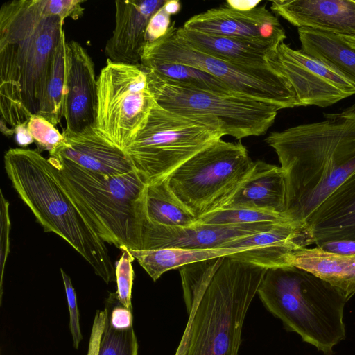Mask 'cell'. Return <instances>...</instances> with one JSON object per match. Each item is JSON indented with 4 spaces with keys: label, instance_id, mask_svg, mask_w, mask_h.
<instances>
[{
    "label": "cell",
    "instance_id": "e0dca14e",
    "mask_svg": "<svg viewBox=\"0 0 355 355\" xmlns=\"http://www.w3.org/2000/svg\"><path fill=\"white\" fill-rule=\"evenodd\" d=\"M166 0L116 1L115 26L107 41V59L118 63L140 64L151 17Z\"/></svg>",
    "mask_w": 355,
    "mask_h": 355
},
{
    "label": "cell",
    "instance_id": "e575fe53",
    "mask_svg": "<svg viewBox=\"0 0 355 355\" xmlns=\"http://www.w3.org/2000/svg\"><path fill=\"white\" fill-rule=\"evenodd\" d=\"M1 201V292L2 293V285L4 267L8 255L10 252V220L9 215V202L0 190Z\"/></svg>",
    "mask_w": 355,
    "mask_h": 355
},
{
    "label": "cell",
    "instance_id": "30bf717a",
    "mask_svg": "<svg viewBox=\"0 0 355 355\" xmlns=\"http://www.w3.org/2000/svg\"><path fill=\"white\" fill-rule=\"evenodd\" d=\"M145 70L149 89L160 106L182 114L217 119L224 135L236 139L264 135L282 110L273 103L248 96L189 88Z\"/></svg>",
    "mask_w": 355,
    "mask_h": 355
},
{
    "label": "cell",
    "instance_id": "9c48e42d",
    "mask_svg": "<svg viewBox=\"0 0 355 355\" xmlns=\"http://www.w3.org/2000/svg\"><path fill=\"white\" fill-rule=\"evenodd\" d=\"M148 62H173L195 67L220 80L239 95L269 102L281 109L298 107L290 82L272 67L239 65L195 49L176 35L175 21L164 36L146 43L141 63Z\"/></svg>",
    "mask_w": 355,
    "mask_h": 355
},
{
    "label": "cell",
    "instance_id": "f35d334b",
    "mask_svg": "<svg viewBox=\"0 0 355 355\" xmlns=\"http://www.w3.org/2000/svg\"><path fill=\"white\" fill-rule=\"evenodd\" d=\"M15 139L17 144L21 147H26L34 142L30 133L27 124H20L15 128Z\"/></svg>",
    "mask_w": 355,
    "mask_h": 355
},
{
    "label": "cell",
    "instance_id": "4316f807",
    "mask_svg": "<svg viewBox=\"0 0 355 355\" xmlns=\"http://www.w3.org/2000/svg\"><path fill=\"white\" fill-rule=\"evenodd\" d=\"M139 344L133 325L115 328L110 319V306L97 310L91 331L87 355H138Z\"/></svg>",
    "mask_w": 355,
    "mask_h": 355
},
{
    "label": "cell",
    "instance_id": "d4e9b609",
    "mask_svg": "<svg viewBox=\"0 0 355 355\" xmlns=\"http://www.w3.org/2000/svg\"><path fill=\"white\" fill-rule=\"evenodd\" d=\"M143 218L164 226L187 227L197 223L196 217L171 190L166 178L146 186Z\"/></svg>",
    "mask_w": 355,
    "mask_h": 355
},
{
    "label": "cell",
    "instance_id": "4fadbf2b",
    "mask_svg": "<svg viewBox=\"0 0 355 355\" xmlns=\"http://www.w3.org/2000/svg\"><path fill=\"white\" fill-rule=\"evenodd\" d=\"M275 225L253 223L220 225L196 223L187 227H173L150 223L142 218L139 250L220 248L223 245L233 240L269 230Z\"/></svg>",
    "mask_w": 355,
    "mask_h": 355
},
{
    "label": "cell",
    "instance_id": "d590c367",
    "mask_svg": "<svg viewBox=\"0 0 355 355\" xmlns=\"http://www.w3.org/2000/svg\"><path fill=\"white\" fill-rule=\"evenodd\" d=\"M47 12L50 15H58L64 19L71 17L78 19L83 16L84 8L80 0H44Z\"/></svg>",
    "mask_w": 355,
    "mask_h": 355
},
{
    "label": "cell",
    "instance_id": "277c9868",
    "mask_svg": "<svg viewBox=\"0 0 355 355\" xmlns=\"http://www.w3.org/2000/svg\"><path fill=\"white\" fill-rule=\"evenodd\" d=\"M257 294L287 330L324 355L345 338L341 293L313 274L294 266L269 268Z\"/></svg>",
    "mask_w": 355,
    "mask_h": 355
},
{
    "label": "cell",
    "instance_id": "7402d4cb",
    "mask_svg": "<svg viewBox=\"0 0 355 355\" xmlns=\"http://www.w3.org/2000/svg\"><path fill=\"white\" fill-rule=\"evenodd\" d=\"M175 33L195 49L222 60L249 67H270L269 60L279 46L270 42L206 34L182 26L175 28Z\"/></svg>",
    "mask_w": 355,
    "mask_h": 355
},
{
    "label": "cell",
    "instance_id": "d6a6232c",
    "mask_svg": "<svg viewBox=\"0 0 355 355\" xmlns=\"http://www.w3.org/2000/svg\"><path fill=\"white\" fill-rule=\"evenodd\" d=\"M122 254L116 263L115 276L117 285L116 294L121 304L132 311L131 298L134 280L132 261L135 257L126 248L121 249Z\"/></svg>",
    "mask_w": 355,
    "mask_h": 355
},
{
    "label": "cell",
    "instance_id": "ac0fdd59",
    "mask_svg": "<svg viewBox=\"0 0 355 355\" xmlns=\"http://www.w3.org/2000/svg\"><path fill=\"white\" fill-rule=\"evenodd\" d=\"M63 143L49 153L79 167L103 175L126 174L135 170L125 150L108 141L95 128L79 133L62 132Z\"/></svg>",
    "mask_w": 355,
    "mask_h": 355
},
{
    "label": "cell",
    "instance_id": "7bdbcfd3",
    "mask_svg": "<svg viewBox=\"0 0 355 355\" xmlns=\"http://www.w3.org/2000/svg\"><path fill=\"white\" fill-rule=\"evenodd\" d=\"M354 1L355 2V0H354Z\"/></svg>",
    "mask_w": 355,
    "mask_h": 355
},
{
    "label": "cell",
    "instance_id": "60d3db41",
    "mask_svg": "<svg viewBox=\"0 0 355 355\" xmlns=\"http://www.w3.org/2000/svg\"><path fill=\"white\" fill-rule=\"evenodd\" d=\"M163 8L170 15H175L180 12L181 3L178 0L166 1Z\"/></svg>",
    "mask_w": 355,
    "mask_h": 355
},
{
    "label": "cell",
    "instance_id": "5b68a950",
    "mask_svg": "<svg viewBox=\"0 0 355 355\" xmlns=\"http://www.w3.org/2000/svg\"><path fill=\"white\" fill-rule=\"evenodd\" d=\"M58 183L83 210L101 239L120 250H140L146 184L137 172L103 175L57 155L48 158Z\"/></svg>",
    "mask_w": 355,
    "mask_h": 355
},
{
    "label": "cell",
    "instance_id": "cb8c5ba5",
    "mask_svg": "<svg viewBox=\"0 0 355 355\" xmlns=\"http://www.w3.org/2000/svg\"><path fill=\"white\" fill-rule=\"evenodd\" d=\"M301 51L330 67L355 86V49L339 35L309 28H298Z\"/></svg>",
    "mask_w": 355,
    "mask_h": 355
},
{
    "label": "cell",
    "instance_id": "6da1fadb",
    "mask_svg": "<svg viewBox=\"0 0 355 355\" xmlns=\"http://www.w3.org/2000/svg\"><path fill=\"white\" fill-rule=\"evenodd\" d=\"M265 141L285 173V215L309 227L318 208L355 171V103L324 114L322 121L272 132Z\"/></svg>",
    "mask_w": 355,
    "mask_h": 355
},
{
    "label": "cell",
    "instance_id": "8d00e7d4",
    "mask_svg": "<svg viewBox=\"0 0 355 355\" xmlns=\"http://www.w3.org/2000/svg\"><path fill=\"white\" fill-rule=\"evenodd\" d=\"M171 15L163 6L151 17L146 31L147 43L153 42L164 36L171 26Z\"/></svg>",
    "mask_w": 355,
    "mask_h": 355
},
{
    "label": "cell",
    "instance_id": "4dcf8cb0",
    "mask_svg": "<svg viewBox=\"0 0 355 355\" xmlns=\"http://www.w3.org/2000/svg\"><path fill=\"white\" fill-rule=\"evenodd\" d=\"M292 222L286 215L248 208H222L197 218V223L210 225H242Z\"/></svg>",
    "mask_w": 355,
    "mask_h": 355
},
{
    "label": "cell",
    "instance_id": "d6986e66",
    "mask_svg": "<svg viewBox=\"0 0 355 355\" xmlns=\"http://www.w3.org/2000/svg\"><path fill=\"white\" fill-rule=\"evenodd\" d=\"M270 9L297 28L355 35L354 0H276Z\"/></svg>",
    "mask_w": 355,
    "mask_h": 355
},
{
    "label": "cell",
    "instance_id": "b9f144b4",
    "mask_svg": "<svg viewBox=\"0 0 355 355\" xmlns=\"http://www.w3.org/2000/svg\"><path fill=\"white\" fill-rule=\"evenodd\" d=\"M343 40L352 49H355V35H340Z\"/></svg>",
    "mask_w": 355,
    "mask_h": 355
},
{
    "label": "cell",
    "instance_id": "7c38bea8",
    "mask_svg": "<svg viewBox=\"0 0 355 355\" xmlns=\"http://www.w3.org/2000/svg\"><path fill=\"white\" fill-rule=\"evenodd\" d=\"M269 64L290 82L298 107H326L355 94V86L336 71L284 42Z\"/></svg>",
    "mask_w": 355,
    "mask_h": 355
},
{
    "label": "cell",
    "instance_id": "ba28073f",
    "mask_svg": "<svg viewBox=\"0 0 355 355\" xmlns=\"http://www.w3.org/2000/svg\"><path fill=\"white\" fill-rule=\"evenodd\" d=\"M253 164L241 142L218 139L177 168L166 180L175 196L198 218L221 209Z\"/></svg>",
    "mask_w": 355,
    "mask_h": 355
},
{
    "label": "cell",
    "instance_id": "836d02e7",
    "mask_svg": "<svg viewBox=\"0 0 355 355\" xmlns=\"http://www.w3.org/2000/svg\"><path fill=\"white\" fill-rule=\"evenodd\" d=\"M60 272L63 279L69 312V329L73 338V347L76 349H78L80 342L83 339V336L80 327V315L76 295L70 277L62 268H60Z\"/></svg>",
    "mask_w": 355,
    "mask_h": 355
},
{
    "label": "cell",
    "instance_id": "603a6c76",
    "mask_svg": "<svg viewBox=\"0 0 355 355\" xmlns=\"http://www.w3.org/2000/svg\"><path fill=\"white\" fill-rule=\"evenodd\" d=\"M288 264L306 270L334 286L348 301L355 295V255L329 252L315 247L295 250Z\"/></svg>",
    "mask_w": 355,
    "mask_h": 355
},
{
    "label": "cell",
    "instance_id": "83f0119b",
    "mask_svg": "<svg viewBox=\"0 0 355 355\" xmlns=\"http://www.w3.org/2000/svg\"><path fill=\"white\" fill-rule=\"evenodd\" d=\"M67 42L64 32L54 54L51 71L47 81L41 110L38 114L55 126L64 117L67 73Z\"/></svg>",
    "mask_w": 355,
    "mask_h": 355
},
{
    "label": "cell",
    "instance_id": "8fae6325",
    "mask_svg": "<svg viewBox=\"0 0 355 355\" xmlns=\"http://www.w3.org/2000/svg\"><path fill=\"white\" fill-rule=\"evenodd\" d=\"M97 96L95 129L125 151L155 102L146 70L140 64L107 59L97 78Z\"/></svg>",
    "mask_w": 355,
    "mask_h": 355
},
{
    "label": "cell",
    "instance_id": "f546056e",
    "mask_svg": "<svg viewBox=\"0 0 355 355\" xmlns=\"http://www.w3.org/2000/svg\"><path fill=\"white\" fill-rule=\"evenodd\" d=\"M225 257L208 259L179 268L187 313L198 306Z\"/></svg>",
    "mask_w": 355,
    "mask_h": 355
},
{
    "label": "cell",
    "instance_id": "44dd1931",
    "mask_svg": "<svg viewBox=\"0 0 355 355\" xmlns=\"http://www.w3.org/2000/svg\"><path fill=\"white\" fill-rule=\"evenodd\" d=\"M309 227L316 245L355 241V171L318 208Z\"/></svg>",
    "mask_w": 355,
    "mask_h": 355
},
{
    "label": "cell",
    "instance_id": "3957f363",
    "mask_svg": "<svg viewBox=\"0 0 355 355\" xmlns=\"http://www.w3.org/2000/svg\"><path fill=\"white\" fill-rule=\"evenodd\" d=\"M4 167L19 197L45 232L68 242L106 284L116 279L105 243L83 210L58 183L48 159L37 150L9 148Z\"/></svg>",
    "mask_w": 355,
    "mask_h": 355
},
{
    "label": "cell",
    "instance_id": "ab89813d",
    "mask_svg": "<svg viewBox=\"0 0 355 355\" xmlns=\"http://www.w3.org/2000/svg\"><path fill=\"white\" fill-rule=\"evenodd\" d=\"M261 3V1H227L225 6L233 9L239 10H252Z\"/></svg>",
    "mask_w": 355,
    "mask_h": 355
},
{
    "label": "cell",
    "instance_id": "1f68e13d",
    "mask_svg": "<svg viewBox=\"0 0 355 355\" xmlns=\"http://www.w3.org/2000/svg\"><path fill=\"white\" fill-rule=\"evenodd\" d=\"M27 128L40 153L45 150L50 153L64 141L62 133L40 114L33 115L29 119Z\"/></svg>",
    "mask_w": 355,
    "mask_h": 355
},
{
    "label": "cell",
    "instance_id": "9a60e30c",
    "mask_svg": "<svg viewBox=\"0 0 355 355\" xmlns=\"http://www.w3.org/2000/svg\"><path fill=\"white\" fill-rule=\"evenodd\" d=\"M67 73L63 115L65 131L79 133L95 128L98 96L94 62L78 42H67Z\"/></svg>",
    "mask_w": 355,
    "mask_h": 355
},
{
    "label": "cell",
    "instance_id": "7a4b0ae2",
    "mask_svg": "<svg viewBox=\"0 0 355 355\" xmlns=\"http://www.w3.org/2000/svg\"><path fill=\"white\" fill-rule=\"evenodd\" d=\"M64 19L44 0H12L0 9V123L14 130L42 107Z\"/></svg>",
    "mask_w": 355,
    "mask_h": 355
},
{
    "label": "cell",
    "instance_id": "5bb4252c",
    "mask_svg": "<svg viewBox=\"0 0 355 355\" xmlns=\"http://www.w3.org/2000/svg\"><path fill=\"white\" fill-rule=\"evenodd\" d=\"M182 27L206 34L280 45L286 38L279 19L265 6L239 10L226 6L193 15Z\"/></svg>",
    "mask_w": 355,
    "mask_h": 355
},
{
    "label": "cell",
    "instance_id": "8992f818",
    "mask_svg": "<svg viewBox=\"0 0 355 355\" xmlns=\"http://www.w3.org/2000/svg\"><path fill=\"white\" fill-rule=\"evenodd\" d=\"M268 270L224 257L193 316L186 355H238L247 313Z\"/></svg>",
    "mask_w": 355,
    "mask_h": 355
},
{
    "label": "cell",
    "instance_id": "484cf974",
    "mask_svg": "<svg viewBox=\"0 0 355 355\" xmlns=\"http://www.w3.org/2000/svg\"><path fill=\"white\" fill-rule=\"evenodd\" d=\"M245 250L244 248H216L207 250H187L163 248L151 250L130 252L153 281H157L166 271L196 261L205 260Z\"/></svg>",
    "mask_w": 355,
    "mask_h": 355
},
{
    "label": "cell",
    "instance_id": "ffe728a7",
    "mask_svg": "<svg viewBox=\"0 0 355 355\" xmlns=\"http://www.w3.org/2000/svg\"><path fill=\"white\" fill-rule=\"evenodd\" d=\"M286 200L284 170L281 166L257 160L222 208H248L285 215Z\"/></svg>",
    "mask_w": 355,
    "mask_h": 355
},
{
    "label": "cell",
    "instance_id": "52a82bcc",
    "mask_svg": "<svg viewBox=\"0 0 355 355\" xmlns=\"http://www.w3.org/2000/svg\"><path fill=\"white\" fill-rule=\"evenodd\" d=\"M223 136V125L217 119L180 114L155 101L125 153L141 181L148 185L167 178Z\"/></svg>",
    "mask_w": 355,
    "mask_h": 355
},
{
    "label": "cell",
    "instance_id": "2e32d148",
    "mask_svg": "<svg viewBox=\"0 0 355 355\" xmlns=\"http://www.w3.org/2000/svg\"><path fill=\"white\" fill-rule=\"evenodd\" d=\"M313 243L308 226L287 222L276 224L269 230L233 240L220 248H244L245 250L227 257L269 269L290 266V254Z\"/></svg>",
    "mask_w": 355,
    "mask_h": 355
},
{
    "label": "cell",
    "instance_id": "74e56055",
    "mask_svg": "<svg viewBox=\"0 0 355 355\" xmlns=\"http://www.w3.org/2000/svg\"><path fill=\"white\" fill-rule=\"evenodd\" d=\"M322 250L345 255H355V241L339 240L322 243L317 245Z\"/></svg>",
    "mask_w": 355,
    "mask_h": 355
},
{
    "label": "cell",
    "instance_id": "f1b7e54d",
    "mask_svg": "<svg viewBox=\"0 0 355 355\" xmlns=\"http://www.w3.org/2000/svg\"><path fill=\"white\" fill-rule=\"evenodd\" d=\"M140 65L161 78L189 88L225 95H239L220 80L195 67L162 62H148Z\"/></svg>",
    "mask_w": 355,
    "mask_h": 355
}]
</instances>
